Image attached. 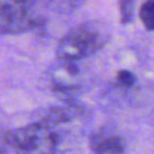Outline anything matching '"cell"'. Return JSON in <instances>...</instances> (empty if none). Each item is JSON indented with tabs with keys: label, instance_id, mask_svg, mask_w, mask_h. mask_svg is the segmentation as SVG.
<instances>
[{
	"label": "cell",
	"instance_id": "8",
	"mask_svg": "<svg viewBox=\"0 0 154 154\" xmlns=\"http://www.w3.org/2000/svg\"><path fill=\"white\" fill-rule=\"evenodd\" d=\"M120 23L123 25L132 22L135 16V0H118Z\"/></svg>",
	"mask_w": 154,
	"mask_h": 154
},
{
	"label": "cell",
	"instance_id": "4",
	"mask_svg": "<svg viewBox=\"0 0 154 154\" xmlns=\"http://www.w3.org/2000/svg\"><path fill=\"white\" fill-rule=\"evenodd\" d=\"M90 149L94 154H123L125 141L122 136L102 129L91 136Z\"/></svg>",
	"mask_w": 154,
	"mask_h": 154
},
{
	"label": "cell",
	"instance_id": "10",
	"mask_svg": "<svg viewBox=\"0 0 154 154\" xmlns=\"http://www.w3.org/2000/svg\"><path fill=\"white\" fill-rule=\"evenodd\" d=\"M118 83L124 88H131L136 83V76L129 70H122L117 75Z\"/></svg>",
	"mask_w": 154,
	"mask_h": 154
},
{
	"label": "cell",
	"instance_id": "9",
	"mask_svg": "<svg viewBox=\"0 0 154 154\" xmlns=\"http://www.w3.org/2000/svg\"><path fill=\"white\" fill-rule=\"evenodd\" d=\"M84 1L87 0H53V4L57 10L63 11V12H69L72 11L77 7H79Z\"/></svg>",
	"mask_w": 154,
	"mask_h": 154
},
{
	"label": "cell",
	"instance_id": "2",
	"mask_svg": "<svg viewBox=\"0 0 154 154\" xmlns=\"http://www.w3.org/2000/svg\"><path fill=\"white\" fill-rule=\"evenodd\" d=\"M4 141L18 154H53L58 146L57 134L43 123L6 131Z\"/></svg>",
	"mask_w": 154,
	"mask_h": 154
},
{
	"label": "cell",
	"instance_id": "1",
	"mask_svg": "<svg viewBox=\"0 0 154 154\" xmlns=\"http://www.w3.org/2000/svg\"><path fill=\"white\" fill-rule=\"evenodd\" d=\"M109 38L111 32L103 23H81L61 37L57 47V58L63 63H76L100 51Z\"/></svg>",
	"mask_w": 154,
	"mask_h": 154
},
{
	"label": "cell",
	"instance_id": "6",
	"mask_svg": "<svg viewBox=\"0 0 154 154\" xmlns=\"http://www.w3.org/2000/svg\"><path fill=\"white\" fill-rule=\"evenodd\" d=\"M140 18L148 31L154 29V0H146L140 8Z\"/></svg>",
	"mask_w": 154,
	"mask_h": 154
},
{
	"label": "cell",
	"instance_id": "11",
	"mask_svg": "<svg viewBox=\"0 0 154 154\" xmlns=\"http://www.w3.org/2000/svg\"><path fill=\"white\" fill-rule=\"evenodd\" d=\"M6 143L4 141V132H0V154H5Z\"/></svg>",
	"mask_w": 154,
	"mask_h": 154
},
{
	"label": "cell",
	"instance_id": "7",
	"mask_svg": "<svg viewBox=\"0 0 154 154\" xmlns=\"http://www.w3.org/2000/svg\"><path fill=\"white\" fill-rule=\"evenodd\" d=\"M37 0H0V12L16 10H31Z\"/></svg>",
	"mask_w": 154,
	"mask_h": 154
},
{
	"label": "cell",
	"instance_id": "3",
	"mask_svg": "<svg viewBox=\"0 0 154 154\" xmlns=\"http://www.w3.org/2000/svg\"><path fill=\"white\" fill-rule=\"evenodd\" d=\"M45 25V19L35 16L31 10L0 12V35H19L37 30Z\"/></svg>",
	"mask_w": 154,
	"mask_h": 154
},
{
	"label": "cell",
	"instance_id": "5",
	"mask_svg": "<svg viewBox=\"0 0 154 154\" xmlns=\"http://www.w3.org/2000/svg\"><path fill=\"white\" fill-rule=\"evenodd\" d=\"M82 113V108L77 105H67L65 107H53L48 111L47 116L45 117L43 124L52 126L53 124H61L67 123Z\"/></svg>",
	"mask_w": 154,
	"mask_h": 154
}]
</instances>
